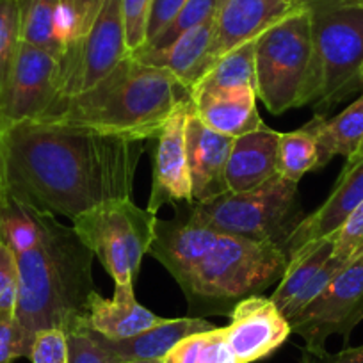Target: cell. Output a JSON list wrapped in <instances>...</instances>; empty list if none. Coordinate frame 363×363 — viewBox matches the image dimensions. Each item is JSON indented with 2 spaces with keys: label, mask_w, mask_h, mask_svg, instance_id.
<instances>
[{
  "label": "cell",
  "mask_w": 363,
  "mask_h": 363,
  "mask_svg": "<svg viewBox=\"0 0 363 363\" xmlns=\"http://www.w3.org/2000/svg\"><path fill=\"white\" fill-rule=\"evenodd\" d=\"M0 139L2 193L72 221L128 200L145 152V141L50 121L15 123Z\"/></svg>",
  "instance_id": "cell-1"
},
{
  "label": "cell",
  "mask_w": 363,
  "mask_h": 363,
  "mask_svg": "<svg viewBox=\"0 0 363 363\" xmlns=\"http://www.w3.org/2000/svg\"><path fill=\"white\" fill-rule=\"evenodd\" d=\"M95 258L73 226L61 225L55 216L43 212L40 242L16 255L20 281L15 320L29 349L40 331H68L86 319L89 298L96 291Z\"/></svg>",
  "instance_id": "cell-2"
},
{
  "label": "cell",
  "mask_w": 363,
  "mask_h": 363,
  "mask_svg": "<svg viewBox=\"0 0 363 363\" xmlns=\"http://www.w3.org/2000/svg\"><path fill=\"white\" fill-rule=\"evenodd\" d=\"M187 96L191 93L173 73L127 55L93 87L57 100L40 121L148 141L157 139L174 107Z\"/></svg>",
  "instance_id": "cell-3"
},
{
  "label": "cell",
  "mask_w": 363,
  "mask_h": 363,
  "mask_svg": "<svg viewBox=\"0 0 363 363\" xmlns=\"http://www.w3.org/2000/svg\"><path fill=\"white\" fill-rule=\"evenodd\" d=\"M287 264V253L277 244L219 235L184 289L191 317L230 315L237 303L280 284Z\"/></svg>",
  "instance_id": "cell-4"
},
{
  "label": "cell",
  "mask_w": 363,
  "mask_h": 363,
  "mask_svg": "<svg viewBox=\"0 0 363 363\" xmlns=\"http://www.w3.org/2000/svg\"><path fill=\"white\" fill-rule=\"evenodd\" d=\"M255 69L257 96L274 116L319 100L320 80L305 6L257 38Z\"/></svg>",
  "instance_id": "cell-5"
},
{
  "label": "cell",
  "mask_w": 363,
  "mask_h": 363,
  "mask_svg": "<svg viewBox=\"0 0 363 363\" xmlns=\"http://www.w3.org/2000/svg\"><path fill=\"white\" fill-rule=\"evenodd\" d=\"M191 211L219 235L287 246L292 232L306 218L298 184L281 174L246 193H228L208 201H193Z\"/></svg>",
  "instance_id": "cell-6"
},
{
  "label": "cell",
  "mask_w": 363,
  "mask_h": 363,
  "mask_svg": "<svg viewBox=\"0 0 363 363\" xmlns=\"http://www.w3.org/2000/svg\"><path fill=\"white\" fill-rule=\"evenodd\" d=\"M310 16L313 55L320 80L317 109L337 106L362 91L363 2L359 0H303Z\"/></svg>",
  "instance_id": "cell-7"
},
{
  "label": "cell",
  "mask_w": 363,
  "mask_h": 363,
  "mask_svg": "<svg viewBox=\"0 0 363 363\" xmlns=\"http://www.w3.org/2000/svg\"><path fill=\"white\" fill-rule=\"evenodd\" d=\"M157 216L128 200L109 201L73 219V230L102 262L114 285H134Z\"/></svg>",
  "instance_id": "cell-8"
},
{
  "label": "cell",
  "mask_w": 363,
  "mask_h": 363,
  "mask_svg": "<svg viewBox=\"0 0 363 363\" xmlns=\"http://www.w3.org/2000/svg\"><path fill=\"white\" fill-rule=\"evenodd\" d=\"M127 55L130 54L125 40L121 0H106L86 36L66 45L61 57L57 100L69 99L93 87Z\"/></svg>",
  "instance_id": "cell-9"
},
{
  "label": "cell",
  "mask_w": 363,
  "mask_h": 363,
  "mask_svg": "<svg viewBox=\"0 0 363 363\" xmlns=\"http://www.w3.org/2000/svg\"><path fill=\"white\" fill-rule=\"evenodd\" d=\"M363 320V257L349 262L328 287L305 308L289 319L292 333L305 338V349L326 351L331 335L347 344L352 330Z\"/></svg>",
  "instance_id": "cell-10"
},
{
  "label": "cell",
  "mask_w": 363,
  "mask_h": 363,
  "mask_svg": "<svg viewBox=\"0 0 363 363\" xmlns=\"http://www.w3.org/2000/svg\"><path fill=\"white\" fill-rule=\"evenodd\" d=\"M59 87V57L20 41L0 95V130L22 121H40L57 100Z\"/></svg>",
  "instance_id": "cell-11"
},
{
  "label": "cell",
  "mask_w": 363,
  "mask_h": 363,
  "mask_svg": "<svg viewBox=\"0 0 363 363\" xmlns=\"http://www.w3.org/2000/svg\"><path fill=\"white\" fill-rule=\"evenodd\" d=\"M218 237L219 233L193 214L189 203H178L173 218L155 219L148 255L167 269L184 291Z\"/></svg>",
  "instance_id": "cell-12"
},
{
  "label": "cell",
  "mask_w": 363,
  "mask_h": 363,
  "mask_svg": "<svg viewBox=\"0 0 363 363\" xmlns=\"http://www.w3.org/2000/svg\"><path fill=\"white\" fill-rule=\"evenodd\" d=\"M191 106V96L182 100L157 135L152 193L148 200V211L153 214L164 205L174 207L178 203H193L186 146V123Z\"/></svg>",
  "instance_id": "cell-13"
},
{
  "label": "cell",
  "mask_w": 363,
  "mask_h": 363,
  "mask_svg": "<svg viewBox=\"0 0 363 363\" xmlns=\"http://www.w3.org/2000/svg\"><path fill=\"white\" fill-rule=\"evenodd\" d=\"M301 8L299 0H219L207 72L230 50L257 40L269 27Z\"/></svg>",
  "instance_id": "cell-14"
},
{
  "label": "cell",
  "mask_w": 363,
  "mask_h": 363,
  "mask_svg": "<svg viewBox=\"0 0 363 363\" xmlns=\"http://www.w3.org/2000/svg\"><path fill=\"white\" fill-rule=\"evenodd\" d=\"M230 317L232 320L225 328V335L239 363L267 358L292 333L291 324L271 298L251 296L237 303Z\"/></svg>",
  "instance_id": "cell-15"
},
{
  "label": "cell",
  "mask_w": 363,
  "mask_h": 363,
  "mask_svg": "<svg viewBox=\"0 0 363 363\" xmlns=\"http://www.w3.org/2000/svg\"><path fill=\"white\" fill-rule=\"evenodd\" d=\"M232 143L233 138L208 128L198 118L194 106H191L186 123V146L193 201L200 203L230 193L226 164Z\"/></svg>",
  "instance_id": "cell-16"
},
{
  "label": "cell",
  "mask_w": 363,
  "mask_h": 363,
  "mask_svg": "<svg viewBox=\"0 0 363 363\" xmlns=\"http://www.w3.org/2000/svg\"><path fill=\"white\" fill-rule=\"evenodd\" d=\"M362 203L363 159L347 160L328 200L315 212L306 216L292 232L285 246L287 258L308 242L333 237Z\"/></svg>",
  "instance_id": "cell-17"
},
{
  "label": "cell",
  "mask_w": 363,
  "mask_h": 363,
  "mask_svg": "<svg viewBox=\"0 0 363 363\" xmlns=\"http://www.w3.org/2000/svg\"><path fill=\"white\" fill-rule=\"evenodd\" d=\"M281 132L267 125L250 134L233 138L226 164L230 193H246L278 177V143Z\"/></svg>",
  "instance_id": "cell-18"
},
{
  "label": "cell",
  "mask_w": 363,
  "mask_h": 363,
  "mask_svg": "<svg viewBox=\"0 0 363 363\" xmlns=\"http://www.w3.org/2000/svg\"><path fill=\"white\" fill-rule=\"evenodd\" d=\"M86 323L91 330L109 340H125L164 323V319L139 305L134 296V285L127 284L114 285L113 299L93 292L87 305Z\"/></svg>",
  "instance_id": "cell-19"
},
{
  "label": "cell",
  "mask_w": 363,
  "mask_h": 363,
  "mask_svg": "<svg viewBox=\"0 0 363 363\" xmlns=\"http://www.w3.org/2000/svg\"><path fill=\"white\" fill-rule=\"evenodd\" d=\"M257 91L239 89L230 93H191L198 118L219 134L239 138L265 127L257 111Z\"/></svg>",
  "instance_id": "cell-20"
},
{
  "label": "cell",
  "mask_w": 363,
  "mask_h": 363,
  "mask_svg": "<svg viewBox=\"0 0 363 363\" xmlns=\"http://www.w3.org/2000/svg\"><path fill=\"white\" fill-rule=\"evenodd\" d=\"M212 40H214V18L187 30L164 50L134 55V57L145 65L167 69L191 93V89L207 73V55Z\"/></svg>",
  "instance_id": "cell-21"
},
{
  "label": "cell",
  "mask_w": 363,
  "mask_h": 363,
  "mask_svg": "<svg viewBox=\"0 0 363 363\" xmlns=\"http://www.w3.org/2000/svg\"><path fill=\"white\" fill-rule=\"evenodd\" d=\"M214 324L203 317H180V319H164V323L143 331L125 340H109L102 337L104 344L113 351L123 363L130 362H157L162 359L174 345L194 333H205L214 330Z\"/></svg>",
  "instance_id": "cell-22"
},
{
  "label": "cell",
  "mask_w": 363,
  "mask_h": 363,
  "mask_svg": "<svg viewBox=\"0 0 363 363\" xmlns=\"http://www.w3.org/2000/svg\"><path fill=\"white\" fill-rule=\"evenodd\" d=\"M312 121L319 146V169L337 155L349 159L363 141V93L335 118L317 113Z\"/></svg>",
  "instance_id": "cell-23"
},
{
  "label": "cell",
  "mask_w": 363,
  "mask_h": 363,
  "mask_svg": "<svg viewBox=\"0 0 363 363\" xmlns=\"http://www.w3.org/2000/svg\"><path fill=\"white\" fill-rule=\"evenodd\" d=\"M331 253H333V239L330 237V239L308 242L289 257L287 269H285L274 294L271 296V301L277 305L285 319L289 317L299 296L315 278L324 262L331 257Z\"/></svg>",
  "instance_id": "cell-24"
},
{
  "label": "cell",
  "mask_w": 363,
  "mask_h": 363,
  "mask_svg": "<svg viewBox=\"0 0 363 363\" xmlns=\"http://www.w3.org/2000/svg\"><path fill=\"white\" fill-rule=\"evenodd\" d=\"M20 40L50 52L61 61L66 48L61 0H18Z\"/></svg>",
  "instance_id": "cell-25"
},
{
  "label": "cell",
  "mask_w": 363,
  "mask_h": 363,
  "mask_svg": "<svg viewBox=\"0 0 363 363\" xmlns=\"http://www.w3.org/2000/svg\"><path fill=\"white\" fill-rule=\"evenodd\" d=\"M257 40L242 43L223 55L191 93H230L239 89L257 91V69H255Z\"/></svg>",
  "instance_id": "cell-26"
},
{
  "label": "cell",
  "mask_w": 363,
  "mask_h": 363,
  "mask_svg": "<svg viewBox=\"0 0 363 363\" xmlns=\"http://www.w3.org/2000/svg\"><path fill=\"white\" fill-rule=\"evenodd\" d=\"M43 233V212L2 193L0 203V242L15 255L33 250Z\"/></svg>",
  "instance_id": "cell-27"
},
{
  "label": "cell",
  "mask_w": 363,
  "mask_h": 363,
  "mask_svg": "<svg viewBox=\"0 0 363 363\" xmlns=\"http://www.w3.org/2000/svg\"><path fill=\"white\" fill-rule=\"evenodd\" d=\"M319 169V146L313 121L287 134H280L278 143V174L299 184L310 171Z\"/></svg>",
  "instance_id": "cell-28"
},
{
  "label": "cell",
  "mask_w": 363,
  "mask_h": 363,
  "mask_svg": "<svg viewBox=\"0 0 363 363\" xmlns=\"http://www.w3.org/2000/svg\"><path fill=\"white\" fill-rule=\"evenodd\" d=\"M219 0H187L186 6L180 9L173 22L166 27L160 34H157L152 41L145 45L141 50H138L132 55L150 54V52H159L169 47L171 43L178 40L180 36L187 33V30L194 29V27L201 26L207 20L214 18L216 11H218Z\"/></svg>",
  "instance_id": "cell-29"
},
{
  "label": "cell",
  "mask_w": 363,
  "mask_h": 363,
  "mask_svg": "<svg viewBox=\"0 0 363 363\" xmlns=\"http://www.w3.org/2000/svg\"><path fill=\"white\" fill-rule=\"evenodd\" d=\"M68 337V363H123L107 349L100 335L87 326L86 319L66 331Z\"/></svg>",
  "instance_id": "cell-30"
},
{
  "label": "cell",
  "mask_w": 363,
  "mask_h": 363,
  "mask_svg": "<svg viewBox=\"0 0 363 363\" xmlns=\"http://www.w3.org/2000/svg\"><path fill=\"white\" fill-rule=\"evenodd\" d=\"M20 2L0 0V95L20 45Z\"/></svg>",
  "instance_id": "cell-31"
},
{
  "label": "cell",
  "mask_w": 363,
  "mask_h": 363,
  "mask_svg": "<svg viewBox=\"0 0 363 363\" xmlns=\"http://www.w3.org/2000/svg\"><path fill=\"white\" fill-rule=\"evenodd\" d=\"M106 0H61L66 45L82 40L99 16Z\"/></svg>",
  "instance_id": "cell-32"
},
{
  "label": "cell",
  "mask_w": 363,
  "mask_h": 363,
  "mask_svg": "<svg viewBox=\"0 0 363 363\" xmlns=\"http://www.w3.org/2000/svg\"><path fill=\"white\" fill-rule=\"evenodd\" d=\"M333 257L349 264L363 257V203L333 237Z\"/></svg>",
  "instance_id": "cell-33"
},
{
  "label": "cell",
  "mask_w": 363,
  "mask_h": 363,
  "mask_svg": "<svg viewBox=\"0 0 363 363\" xmlns=\"http://www.w3.org/2000/svg\"><path fill=\"white\" fill-rule=\"evenodd\" d=\"M150 4L152 0H121V13L125 23V40L128 54H135L146 43Z\"/></svg>",
  "instance_id": "cell-34"
},
{
  "label": "cell",
  "mask_w": 363,
  "mask_h": 363,
  "mask_svg": "<svg viewBox=\"0 0 363 363\" xmlns=\"http://www.w3.org/2000/svg\"><path fill=\"white\" fill-rule=\"evenodd\" d=\"M18 281L16 255L4 242H0V315H15Z\"/></svg>",
  "instance_id": "cell-35"
},
{
  "label": "cell",
  "mask_w": 363,
  "mask_h": 363,
  "mask_svg": "<svg viewBox=\"0 0 363 363\" xmlns=\"http://www.w3.org/2000/svg\"><path fill=\"white\" fill-rule=\"evenodd\" d=\"M33 363H68V337L61 328H48L36 333L29 354Z\"/></svg>",
  "instance_id": "cell-36"
},
{
  "label": "cell",
  "mask_w": 363,
  "mask_h": 363,
  "mask_svg": "<svg viewBox=\"0 0 363 363\" xmlns=\"http://www.w3.org/2000/svg\"><path fill=\"white\" fill-rule=\"evenodd\" d=\"M30 349L16 324L15 315H0V363H13L15 359L29 358Z\"/></svg>",
  "instance_id": "cell-37"
},
{
  "label": "cell",
  "mask_w": 363,
  "mask_h": 363,
  "mask_svg": "<svg viewBox=\"0 0 363 363\" xmlns=\"http://www.w3.org/2000/svg\"><path fill=\"white\" fill-rule=\"evenodd\" d=\"M186 2L187 0H152V4H150L148 26H146V43L152 41L157 34L162 33L173 22V18L186 6Z\"/></svg>",
  "instance_id": "cell-38"
},
{
  "label": "cell",
  "mask_w": 363,
  "mask_h": 363,
  "mask_svg": "<svg viewBox=\"0 0 363 363\" xmlns=\"http://www.w3.org/2000/svg\"><path fill=\"white\" fill-rule=\"evenodd\" d=\"M200 363H239L226 340L225 328H214L207 331Z\"/></svg>",
  "instance_id": "cell-39"
},
{
  "label": "cell",
  "mask_w": 363,
  "mask_h": 363,
  "mask_svg": "<svg viewBox=\"0 0 363 363\" xmlns=\"http://www.w3.org/2000/svg\"><path fill=\"white\" fill-rule=\"evenodd\" d=\"M205 333H194L178 342L160 362L162 363H200L201 349L205 344Z\"/></svg>",
  "instance_id": "cell-40"
},
{
  "label": "cell",
  "mask_w": 363,
  "mask_h": 363,
  "mask_svg": "<svg viewBox=\"0 0 363 363\" xmlns=\"http://www.w3.org/2000/svg\"><path fill=\"white\" fill-rule=\"evenodd\" d=\"M301 363H363V344L358 347H345L340 352H313L303 349Z\"/></svg>",
  "instance_id": "cell-41"
},
{
  "label": "cell",
  "mask_w": 363,
  "mask_h": 363,
  "mask_svg": "<svg viewBox=\"0 0 363 363\" xmlns=\"http://www.w3.org/2000/svg\"><path fill=\"white\" fill-rule=\"evenodd\" d=\"M354 159H363V141H362V145H359L358 152H356L352 157H349L347 160H354Z\"/></svg>",
  "instance_id": "cell-42"
},
{
  "label": "cell",
  "mask_w": 363,
  "mask_h": 363,
  "mask_svg": "<svg viewBox=\"0 0 363 363\" xmlns=\"http://www.w3.org/2000/svg\"><path fill=\"white\" fill-rule=\"evenodd\" d=\"M2 134V130H0ZM0 191H2V139H0Z\"/></svg>",
  "instance_id": "cell-43"
},
{
  "label": "cell",
  "mask_w": 363,
  "mask_h": 363,
  "mask_svg": "<svg viewBox=\"0 0 363 363\" xmlns=\"http://www.w3.org/2000/svg\"><path fill=\"white\" fill-rule=\"evenodd\" d=\"M359 86H362V91H363V68H362V73H359Z\"/></svg>",
  "instance_id": "cell-44"
},
{
  "label": "cell",
  "mask_w": 363,
  "mask_h": 363,
  "mask_svg": "<svg viewBox=\"0 0 363 363\" xmlns=\"http://www.w3.org/2000/svg\"><path fill=\"white\" fill-rule=\"evenodd\" d=\"M130 363H152V362H130Z\"/></svg>",
  "instance_id": "cell-45"
},
{
  "label": "cell",
  "mask_w": 363,
  "mask_h": 363,
  "mask_svg": "<svg viewBox=\"0 0 363 363\" xmlns=\"http://www.w3.org/2000/svg\"><path fill=\"white\" fill-rule=\"evenodd\" d=\"M0 203H2V191H0Z\"/></svg>",
  "instance_id": "cell-46"
},
{
  "label": "cell",
  "mask_w": 363,
  "mask_h": 363,
  "mask_svg": "<svg viewBox=\"0 0 363 363\" xmlns=\"http://www.w3.org/2000/svg\"><path fill=\"white\" fill-rule=\"evenodd\" d=\"M152 363H162V362H160V359H157V362H152Z\"/></svg>",
  "instance_id": "cell-47"
},
{
  "label": "cell",
  "mask_w": 363,
  "mask_h": 363,
  "mask_svg": "<svg viewBox=\"0 0 363 363\" xmlns=\"http://www.w3.org/2000/svg\"><path fill=\"white\" fill-rule=\"evenodd\" d=\"M299 2H303V0H299Z\"/></svg>",
  "instance_id": "cell-48"
},
{
  "label": "cell",
  "mask_w": 363,
  "mask_h": 363,
  "mask_svg": "<svg viewBox=\"0 0 363 363\" xmlns=\"http://www.w3.org/2000/svg\"><path fill=\"white\" fill-rule=\"evenodd\" d=\"M359 2H363V0H359Z\"/></svg>",
  "instance_id": "cell-49"
}]
</instances>
